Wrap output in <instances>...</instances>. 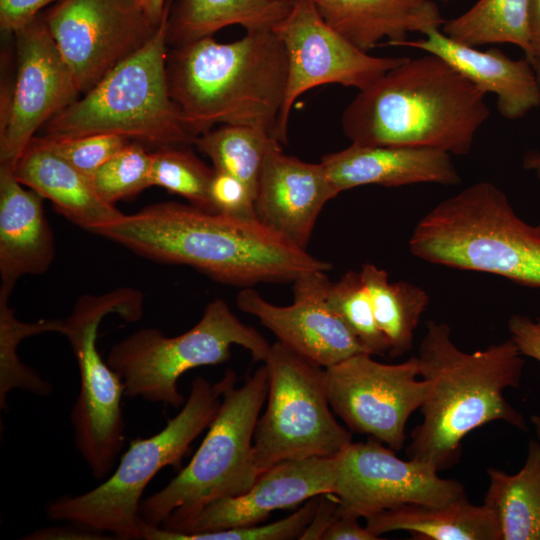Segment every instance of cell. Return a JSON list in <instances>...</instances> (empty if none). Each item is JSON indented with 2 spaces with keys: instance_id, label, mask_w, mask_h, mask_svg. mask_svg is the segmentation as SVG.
I'll list each match as a JSON object with an SVG mask.
<instances>
[{
  "instance_id": "24",
  "label": "cell",
  "mask_w": 540,
  "mask_h": 540,
  "mask_svg": "<svg viewBox=\"0 0 540 540\" xmlns=\"http://www.w3.org/2000/svg\"><path fill=\"white\" fill-rule=\"evenodd\" d=\"M324 21L359 49L423 35L445 22L433 0H314Z\"/></svg>"
},
{
  "instance_id": "16",
  "label": "cell",
  "mask_w": 540,
  "mask_h": 540,
  "mask_svg": "<svg viewBox=\"0 0 540 540\" xmlns=\"http://www.w3.org/2000/svg\"><path fill=\"white\" fill-rule=\"evenodd\" d=\"M17 75L1 109L0 165L14 170L35 132L80 93L48 28L38 14L15 33Z\"/></svg>"
},
{
  "instance_id": "46",
  "label": "cell",
  "mask_w": 540,
  "mask_h": 540,
  "mask_svg": "<svg viewBox=\"0 0 540 540\" xmlns=\"http://www.w3.org/2000/svg\"><path fill=\"white\" fill-rule=\"evenodd\" d=\"M534 68H535L536 75H537V78H538V81H539V85H540V63L534 65Z\"/></svg>"
},
{
  "instance_id": "2",
  "label": "cell",
  "mask_w": 540,
  "mask_h": 540,
  "mask_svg": "<svg viewBox=\"0 0 540 540\" xmlns=\"http://www.w3.org/2000/svg\"><path fill=\"white\" fill-rule=\"evenodd\" d=\"M486 93L442 58H405L359 91L341 117L351 143L466 155L490 116Z\"/></svg>"
},
{
  "instance_id": "21",
  "label": "cell",
  "mask_w": 540,
  "mask_h": 540,
  "mask_svg": "<svg viewBox=\"0 0 540 540\" xmlns=\"http://www.w3.org/2000/svg\"><path fill=\"white\" fill-rule=\"evenodd\" d=\"M321 164L338 193L363 185L399 187L461 182L451 154L436 149L351 143L323 156Z\"/></svg>"
},
{
  "instance_id": "31",
  "label": "cell",
  "mask_w": 540,
  "mask_h": 540,
  "mask_svg": "<svg viewBox=\"0 0 540 540\" xmlns=\"http://www.w3.org/2000/svg\"><path fill=\"white\" fill-rule=\"evenodd\" d=\"M193 145L212 161L215 170L240 179L254 196L267 156L281 148L268 133L241 125H222L197 136Z\"/></svg>"
},
{
  "instance_id": "27",
  "label": "cell",
  "mask_w": 540,
  "mask_h": 540,
  "mask_svg": "<svg viewBox=\"0 0 540 540\" xmlns=\"http://www.w3.org/2000/svg\"><path fill=\"white\" fill-rule=\"evenodd\" d=\"M487 474L483 503L496 518L500 540H540V443L529 442L517 473L490 468Z\"/></svg>"
},
{
  "instance_id": "48",
  "label": "cell",
  "mask_w": 540,
  "mask_h": 540,
  "mask_svg": "<svg viewBox=\"0 0 540 540\" xmlns=\"http://www.w3.org/2000/svg\"><path fill=\"white\" fill-rule=\"evenodd\" d=\"M130 1L137 2V0H130Z\"/></svg>"
},
{
  "instance_id": "13",
  "label": "cell",
  "mask_w": 540,
  "mask_h": 540,
  "mask_svg": "<svg viewBox=\"0 0 540 540\" xmlns=\"http://www.w3.org/2000/svg\"><path fill=\"white\" fill-rule=\"evenodd\" d=\"M273 30L288 56L285 98L274 134L280 144L287 143L292 106L307 90L340 84L361 91L406 58L376 57L359 49L324 21L312 0H295Z\"/></svg>"
},
{
  "instance_id": "49",
  "label": "cell",
  "mask_w": 540,
  "mask_h": 540,
  "mask_svg": "<svg viewBox=\"0 0 540 540\" xmlns=\"http://www.w3.org/2000/svg\"><path fill=\"white\" fill-rule=\"evenodd\" d=\"M290 1H295V0H290ZM312 1H314V0H312Z\"/></svg>"
},
{
  "instance_id": "43",
  "label": "cell",
  "mask_w": 540,
  "mask_h": 540,
  "mask_svg": "<svg viewBox=\"0 0 540 540\" xmlns=\"http://www.w3.org/2000/svg\"><path fill=\"white\" fill-rule=\"evenodd\" d=\"M166 0H137L138 6L154 23L159 24L167 7Z\"/></svg>"
},
{
  "instance_id": "15",
  "label": "cell",
  "mask_w": 540,
  "mask_h": 540,
  "mask_svg": "<svg viewBox=\"0 0 540 540\" xmlns=\"http://www.w3.org/2000/svg\"><path fill=\"white\" fill-rule=\"evenodd\" d=\"M438 472L429 464L400 459L394 450L369 437L366 442H352L337 455L333 494L359 518L405 504L442 506L466 498L460 482Z\"/></svg>"
},
{
  "instance_id": "42",
  "label": "cell",
  "mask_w": 540,
  "mask_h": 540,
  "mask_svg": "<svg viewBox=\"0 0 540 540\" xmlns=\"http://www.w3.org/2000/svg\"><path fill=\"white\" fill-rule=\"evenodd\" d=\"M529 28L531 43L530 62L534 66L540 63V0H530Z\"/></svg>"
},
{
  "instance_id": "36",
  "label": "cell",
  "mask_w": 540,
  "mask_h": 540,
  "mask_svg": "<svg viewBox=\"0 0 540 540\" xmlns=\"http://www.w3.org/2000/svg\"><path fill=\"white\" fill-rule=\"evenodd\" d=\"M40 141L92 180L95 172L129 143L117 134H92L74 138L38 137Z\"/></svg>"
},
{
  "instance_id": "5",
  "label": "cell",
  "mask_w": 540,
  "mask_h": 540,
  "mask_svg": "<svg viewBox=\"0 0 540 540\" xmlns=\"http://www.w3.org/2000/svg\"><path fill=\"white\" fill-rule=\"evenodd\" d=\"M409 249L432 264L540 289V227L521 219L504 191L489 181L434 206L414 227Z\"/></svg>"
},
{
  "instance_id": "32",
  "label": "cell",
  "mask_w": 540,
  "mask_h": 540,
  "mask_svg": "<svg viewBox=\"0 0 540 540\" xmlns=\"http://www.w3.org/2000/svg\"><path fill=\"white\" fill-rule=\"evenodd\" d=\"M213 173L214 168L207 167L188 146H164L151 153L150 186L162 187L209 212H214L209 199Z\"/></svg>"
},
{
  "instance_id": "29",
  "label": "cell",
  "mask_w": 540,
  "mask_h": 540,
  "mask_svg": "<svg viewBox=\"0 0 540 540\" xmlns=\"http://www.w3.org/2000/svg\"><path fill=\"white\" fill-rule=\"evenodd\" d=\"M530 0H478L461 15L445 20L441 31L468 46L511 44L530 61Z\"/></svg>"
},
{
  "instance_id": "22",
  "label": "cell",
  "mask_w": 540,
  "mask_h": 540,
  "mask_svg": "<svg viewBox=\"0 0 540 540\" xmlns=\"http://www.w3.org/2000/svg\"><path fill=\"white\" fill-rule=\"evenodd\" d=\"M23 186L12 168L0 165V274L14 284L24 275L47 271L55 256L42 197Z\"/></svg>"
},
{
  "instance_id": "12",
  "label": "cell",
  "mask_w": 540,
  "mask_h": 540,
  "mask_svg": "<svg viewBox=\"0 0 540 540\" xmlns=\"http://www.w3.org/2000/svg\"><path fill=\"white\" fill-rule=\"evenodd\" d=\"M372 356L359 353L325 368L329 402L350 431L399 451L408 419L423 404L427 383L418 379L417 356L398 364Z\"/></svg>"
},
{
  "instance_id": "44",
  "label": "cell",
  "mask_w": 540,
  "mask_h": 540,
  "mask_svg": "<svg viewBox=\"0 0 540 540\" xmlns=\"http://www.w3.org/2000/svg\"><path fill=\"white\" fill-rule=\"evenodd\" d=\"M523 168L532 173L540 184V151L529 150L523 157ZM540 227V223L538 224Z\"/></svg>"
},
{
  "instance_id": "3",
  "label": "cell",
  "mask_w": 540,
  "mask_h": 540,
  "mask_svg": "<svg viewBox=\"0 0 540 540\" xmlns=\"http://www.w3.org/2000/svg\"><path fill=\"white\" fill-rule=\"evenodd\" d=\"M523 357L511 338L465 352L448 324L428 321L417 356L427 393L422 422L411 432L409 459L441 471L457 462L463 438L478 427L504 421L526 431L523 415L504 397L507 388L520 386Z\"/></svg>"
},
{
  "instance_id": "26",
  "label": "cell",
  "mask_w": 540,
  "mask_h": 540,
  "mask_svg": "<svg viewBox=\"0 0 540 540\" xmlns=\"http://www.w3.org/2000/svg\"><path fill=\"white\" fill-rule=\"evenodd\" d=\"M290 0H180L168 20V41L181 46L231 25L273 30L290 12Z\"/></svg>"
},
{
  "instance_id": "6",
  "label": "cell",
  "mask_w": 540,
  "mask_h": 540,
  "mask_svg": "<svg viewBox=\"0 0 540 540\" xmlns=\"http://www.w3.org/2000/svg\"><path fill=\"white\" fill-rule=\"evenodd\" d=\"M171 3L156 32L110 70L80 100L45 126V137L117 134L149 145L188 146L195 136L173 101L167 75L166 43Z\"/></svg>"
},
{
  "instance_id": "47",
  "label": "cell",
  "mask_w": 540,
  "mask_h": 540,
  "mask_svg": "<svg viewBox=\"0 0 540 540\" xmlns=\"http://www.w3.org/2000/svg\"><path fill=\"white\" fill-rule=\"evenodd\" d=\"M433 1H443V2H449V1H456V0H433Z\"/></svg>"
},
{
  "instance_id": "45",
  "label": "cell",
  "mask_w": 540,
  "mask_h": 540,
  "mask_svg": "<svg viewBox=\"0 0 540 540\" xmlns=\"http://www.w3.org/2000/svg\"><path fill=\"white\" fill-rule=\"evenodd\" d=\"M531 423L533 424L535 432L540 439V415L531 416Z\"/></svg>"
},
{
  "instance_id": "1",
  "label": "cell",
  "mask_w": 540,
  "mask_h": 540,
  "mask_svg": "<svg viewBox=\"0 0 540 540\" xmlns=\"http://www.w3.org/2000/svg\"><path fill=\"white\" fill-rule=\"evenodd\" d=\"M94 233L140 256L190 266L217 282L243 288L293 282L332 268L257 219L234 218L191 204H152Z\"/></svg>"
},
{
  "instance_id": "19",
  "label": "cell",
  "mask_w": 540,
  "mask_h": 540,
  "mask_svg": "<svg viewBox=\"0 0 540 540\" xmlns=\"http://www.w3.org/2000/svg\"><path fill=\"white\" fill-rule=\"evenodd\" d=\"M339 193L323 165L269 153L255 195L256 219L292 244L307 250L317 218Z\"/></svg>"
},
{
  "instance_id": "11",
  "label": "cell",
  "mask_w": 540,
  "mask_h": 540,
  "mask_svg": "<svg viewBox=\"0 0 540 540\" xmlns=\"http://www.w3.org/2000/svg\"><path fill=\"white\" fill-rule=\"evenodd\" d=\"M264 364L267 406L252 448L258 476L282 461L336 456L352 443L351 431L331 408L325 368L279 341L271 345Z\"/></svg>"
},
{
  "instance_id": "18",
  "label": "cell",
  "mask_w": 540,
  "mask_h": 540,
  "mask_svg": "<svg viewBox=\"0 0 540 540\" xmlns=\"http://www.w3.org/2000/svg\"><path fill=\"white\" fill-rule=\"evenodd\" d=\"M336 477L337 455L282 461L264 471L245 493L214 500L160 527L189 534L258 525L275 510L333 494Z\"/></svg>"
},
{
  "instance_id": "34",
  "label": "cell",
  "mask_w": 540,
  "mask_h": 540,
  "mask_svg": "<svg viewBox=\"0 0 540 540\" xmlns=\"http://www.w3.org/2000/svg\"><path fill=\"white\" fill-rule=\"evenodd\" d=\"M319 496L305 502L296 512L265 525H253L201 533H177L141 522L145 540H290L299 539L318 506Z\"/></svg>"
},
{
  "instance_id": "37",
  "label": "cell",
  "mask_w": 540,
  "mask_h": 540,
  "mask_svg": "<svg viewBox=\"0 0 540 540\" xmlns=\"http://www.w3.org/2000/svg\"><path fill=\"white\" fill-rule=\"evenodd\" d=\"M209 199L215 213L240 219H256L255 196L240 179L215 170L209 185Z\"/></svg>"
},
{
  "instance_id": "23",
  "label": "cell",
  "mask_w": 540,
  "mask_h": 540,
  "mask_svg": "<svg viewBox=\"0 0 540 540\" xmlns=\"http://www.w3.org/2000/svg\"><path fill=\"white\" fill-rule=\"evenodd\" d=\"M13 173L22 185L50 200L66 219L92 233L124 216L98 195L90 178L38 137L28 144Z\"/></svg>"
},
{
  "instance_id": "14",
  "label": "cell",
  "mask_w": 540,
  "mask_h": 540,
  "mask_svg": "<svg viewBox=\"0 0 540 540\" xmlns=\"http://www.w3.org/2000/svg\"><path fill=\"white\" fill-rule=\"evenodd\" d=\"M44 18L79 92H88L156 32L130 0H59Z\"/></svg>"
},
{
  "instance_id": "25",
  "label": "cell",
  "mask_w": 540,
  "mask_h": 540,
  "mask_svg": "<svg viewBox=\"0 0 540 540\" xmlns=\"http://www.w3.org/2000/svg\"><path fill=\"white\" fill-rule=\"evenodd\" d=\"M366 528L375 536L408 531L416 540H500L492 511L467 497L442 506L405 504L371 514Z\"/></svg>"
},
{
  "instance_id": "7",
  "label": "cell",
  "mask_w": 540,
  "mask_h": 540,
  "mask_svg": "<svg viewBox=\"0 0 540 540\" xmlns=\"http://www.w3.org/2000/svg\"><path fill=\"white\" fill-rule=\"evenodd\" d=\"M221 402L219 382L204 377L192 381L180 412L153 436L135 438L115 471L95 488L79 495H64L47 504L51 520L77 524L115 539L139 540L140 505L146 486L164 467L181 464L192 442L216 416Z\"/></svg>"
},
{
  "instance_id": "35",
  "label": "cell",
  "mask_w": 540,
  "mask_h": 540,
  "mask_svg": "<svg viewBox=\"0 0 540 540\" xmlns=\"http://www.w3.org/2000/svg\"><path fill=\"white\" fill-rule=\"evenodd\" d=\"M151 153L139 143H128L93 175L92 184L107 203L133 197L150 187Z\"/></svg>"
},
{
  "instance_id": "41",
  "label": "cell",
  "mask_w": 540,
  "mask_h": 540,
  "mask_svg": "<svg viewBox=\"0 0 540 540\" xmlns=\"http://www.w3.org/2000/svg\"><path fill=\"white\" fill-rule=\"evenodd\" d=\"M69 524L70 526H67L66 528L51 527L46 529H40L28 535L27 537H24V539H104V537H101L103 533L89 530L77 524Z\"/></svg>"
},
{
  "instance_id": "8",
  "label": "cell",
  "mask_w": 540,
  "mask_h": 540,
  "mask_svg": "<svg viewBox=\"0 0 540 540\" xmlns=\"http://www.w3.org/2000/svg\"><path fill=\"white\" fill-rule=\"evenodd\" d=\"M227 370L219 381L221 402L207 434L186 465L159 491L143 499L141 519L153 526L183 518L206 504L248 491L257 480L252 448L261 408L268 394L265 364L236 387Z\"/></svg>"
},
{
  "instance_id": "10",
  "label": "cell",
  "mask_w": 540,
  "mask_h": 540,
  "mask_svg": "<svg viewBox=\"0 0 540 540\" xmlns=\"http://www.w3.org/2000/svg\"><path fill=\"white\" fill-rule=\"evenodd\" d=\"M142 312V293L122 287L101 295H82L64 320L63 335L72 347L80 379L70 414L74 443L92 476L99 480L111 472L124 444L125 388L119 374L97 349L98 328L111 313L134 322Z\"/></svg>"
},
{
  "instance_id": "20",
  "label": "cell",
  "mask_w": 540,
  "mask_h": 540,
  "mask_svg": "<svg viewBox=\"0 0 540 540\" xmlns=\"http://www.w3.org/2000/svg\"><path fill=\"white\" fill-rule=\"evenodd\" d=\"M391 46L417 49L442 58L486 95L496 96L497 110L503 118H523L540 106L539 81L526 57L513 59L497 48L480 50L461 44L445 35L441 28Z\"/></svg>"
},
{
  "instance_id": "30",
  "label": "cell",
  "mask_w": 540,
  "mask_h": 540,
  "mask_svg": "<svg viewBox=\"0 0 540 540\" xmlns=\"http://www.w3.org/2000/svg\"><path fill=\"white\" fill-rule=\"evenodd\" d=\"M14 283L2 281L0 287V407L7 409V396L14 389H20L39 396L52 393L50 382L42 378L34 369L26 366L17 355L20 342L28 337L44 332L64 334L65 323L59 319H41L33 323L18 320L8 300Z\"/></svg>"
},
{
  "instance_id": "38",
  "label": "cell",
  "mask_w": 540,
  "mask_h": 540,
  "mask_svg": "<svg viewBox=\"0 0 540 540\" xmlns=\"http://www.w3.org/2000/svg\"><path fill=\"white\" fill-rule=\"evenodd\" d=\"M59 0H0V26L15 33L31 22L42 8Z\"/></svg>"
},
{
  "instance_id": "4",
  "label": "cell",
  "mask_w": 540,
  "mask_h": 540,
  "mask_svg": "<svg viewBox=\"0 0 540 540\" xmlns=\"http://www.w3.org/2000/svg\"><path fill=\"white\" fill-rule=\"evenodd\" d=\"M287 72V51L274 30L247 31L230 43L197 39L177 46L167 67L170 95L195 137L220 123L274 138Z\"/></svg>"
},
{
  "instance_id": "9",
  "label": "cell",
  "mask_w": 540,
  "mask_h": 540,
  "mask_svg": "<svg viewBox=\"0 0 540 540\" xmlns=\"http://www.w3.org/2000/svg\"><path fill=\"white\" fill-rule=\"evenodd\" d=\"M233 345L242 346L254 361L262 362L271 347L223 299H216L185 333L167 337L156 328H142L115 343L106 361L121 377L125 396L179 408L186 400L178 390V379L188 370L228 361Z\"/></svg>"
},
{
  "instance_id": "28",
  "label": "cell",
  "mask_w": 540,
  "mask_h": 540,
  "mask_svg": "<svg viewBox=\"0 0 540 540\" xmlns=\"http://www.w3.org/2000/svg\"><path fill=\"white\" fill-rule=\"evenodd\" d=\"M377 324L387 339L389 356H402L412 349L414 333L430 298L427 292L406 281L390 282L388 273L372 263L360 270Z\"/></svg>"
},
{
  "instance_id": "40",
  "label": "cell",
  "mask_w": 540,
  "mask_h": 540,
  "mask_svg": "<svg viewBox=\"0 0 540 540\" xmlns=\"http://www.w3.org/2000/svg\"><path fill=\"white\" fill-rule=\"evenodd\" d=\"M337 498V497H336ZM338 500V499H337ZM359 517L347 511L339 502L336 515L324 532L321 540H378L366 526L358 522Z\"/></svg>"
},
{
  "instance_id": "39",
  "label": "cell",
  "mask_w": 540,
  "mask_h": 540,
  "mask_svg": "<svg viewBox=\"0 0 540 540\" xmlns=\"http://www.w3.org/2000/svg\"><path fill=\"white\" fill-rule=\"evenodd\" d=\"M508 330L520 353L540 363V319L512 315L508 320Z\"/></svg>"
},
{
  "instance_id": "17",
  "label": "cell",
  "mask_w": 540,
  "mask_h": 540,
  "mask_svg": "<svg viewBox=\"0 0 540 540\" xmlns=\"http://www.w3.org/2000/svg\"><path fill=\"white\" fill-rule=\"evenodd\" d=\"M330 280L325 271L293 281V303L274 305L252 287L236 297L237 307L256 317L278 341L323 368L353 355L367 353L326 300Z\"/></svg>"
},
{
  "instance_id": "33",
  "label": "cell",
  "mask_w": 540,
  "mask_h": 540,
  "mask_svg": "<svg viewBox=\"0 0 540 540\" xmlns=\"http://www.w3.org/2000/svg\"><path fill=\"white\" fill-rule=\"evenodd\" d=\"M326 300L367 353L384 355L389 352L387 339L377 324L372 301L360 271L350 270L338 281H330Z\"/></svg>"
}]
</instances>
